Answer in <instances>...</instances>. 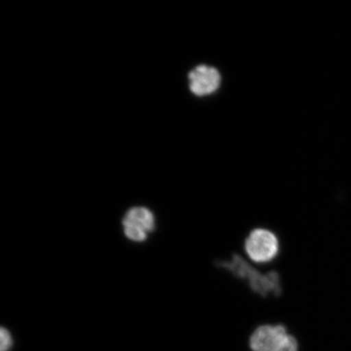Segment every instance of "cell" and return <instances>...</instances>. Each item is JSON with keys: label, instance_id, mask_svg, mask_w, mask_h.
<instances>
[{"label": "cell", "instance_id": "obj_1", "mask_svg": "<svg viewBox=\"0 0 351 351\" xmlns=\"http://www.w3.org/2000/svg\"><path fill=\"white\" fill-rule=\"evenodd\" d=\"M219 266L231 271L237 278L247 280L250 287L260 295L279 296L282 293L280 276L276 271L262 274L239 254H234L230 261L219 263Z\"/></svg>", "mask_w": 351, "mask_h": 351}, {"label": "cell", "instance_id": "obj_6", "mask_svg": "<svg viewBox=\"0 0 351 351\" xmlns=\"http://www.w3.org/2000/svg\"><path fill=\"white\" fill-rule=\"evenodd\" d=\"M274 351H298L297 340L293 336L287 335L279 342Z\"/></svg>", "mask_w": 351, "mask_h": 351}, {"label": "cell", "instance_id": "obj_7", "mask_svg": "<svg viewBox=\"0 0 351 351\" xmlns=\"http://www.w3.org/2000/svg\"><path fill=\"white\" fill-rule=\"evenodd\" d=\"M0 340H1L0 351H8L11 349L12 339L10 331L7 328H1V330H0Z\"/></svg>", "mask_w": 351, "mask_h": 351}, {"label": "cell", "instance_id": "obj_5", "mask_svg": "<svg viewBox=\"0 0 351 351\" xmlns=\"http://www.w3.org/2000/svg\"><path fill=\"white\" fill-rule=\"evenodd\" d=\"M288 335L283 326H262L256 329L250 339L253 351H274L276 346Z\"/></svg>", "mask_w": 351, "mask_h": 351}, {"label": "cell", "instance_id": "obj_2", "mask_svg": "<svg viewBox=\"0 0 351 351\" xmlns=\"http://www.w3.org/2000/svg\"><path fill=\"white\" fill-rule=\"evenodd\" d=\"M245 250L254 262H270L279 253V240L273 232L265 229H256L245 240Z\"/></svg>", "mask_w": 351, "mask_h": 351}, {"label": "cell", "instance_id": "obj_3", "mask_svg": "<svg viewBox=\"0 0 351 351\" xmlns=\"http://www.w3.org/2000/svg\"><path fill=\"white\" fill-rule=\"evenodd\" d=\"M125 234L131 241H144L156 228V218L147 208H130L123 219Z\"/></svg>", "mask_w": 351, "mask_h": 351}, {"label": "cell", "instance_id": "obj_4", "mask_svg": "<svg viewBox=\"0 0 351 351\" xmlns=\"http://www.w3.org/2000/svg\"><path fill=\"white\" fill-rule=\"evenodd\" d=\"M190 89L193 94L204 97L216 92L221 84V73L216 68L199 65L189 73Z\"/></svg>", "mask_w": 351, "mask_h": 351}]
</instances>
